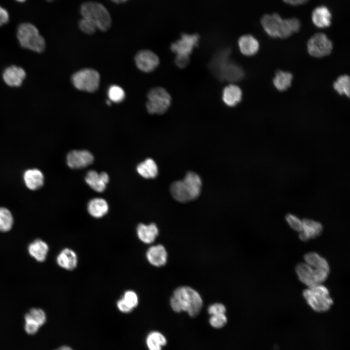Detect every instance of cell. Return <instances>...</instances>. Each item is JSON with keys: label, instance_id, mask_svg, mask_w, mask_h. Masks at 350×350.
<instances>
[{"label": "cell", "instance_id": "cell-40", "mask_svg": "<svg viewBox=\"0 0 350 350\" xmlns=\"http://www.w3.org/2000/svg\"><path fill=\"white\" fill-rule=\"evenodd\" d=\"M189 62V56L179 55H176L175 63L179 68H184L188 66Z\"/></svg>", "mask_w": 350, "mask_h": 350}, {"label": "cell", "instance_id": "cell-23", "mask_svg": "<svg viewBox=\"0 0 350 350\" xmlns=\"http://www.w3.org/2000/svg\"><path fill=\"white\" fill-rule=\"evenodd\" d=\"M56 262L59 266L66 270H71L77 264V256L72 250L69 248L63 249L58 254Z\"/></svg>", "mask_w": 350, "mask_h": 350}, {"label": "cell", "instance_id": "cell-43", "mask_svg": "<svg viewBox=\"0 0 350 350\" xmlns=\"http://www.w3.org/2000/svg\"><path fill=\"white\" fill-rule=\"evenodd\" d=\"M285 3L293 6H298L306 3L309 0H282Z\"/></svg>", "mask_w": 350, "mask_h": 350}, {"label": "cell", "instance_id": "cell-29", "mask_svg": "<svg viewBox=\"0 0 350 350\" xmlns=\"http://www.w3.org/2000/svg\"><path fill=\"white\" fill-rule=\"evenodd\" d=\"M292 79L293 76L291 73L279 70L273 79V84L278 90L284 91L290 87Z\"/></svg>", "mask_w": 350, "mask_h": 350}, {"label": "cell", "instance_id": "cell-27", "mask_svg": "<svg viewBox=\"0 0 350 350\" xmlns=\"http://www.w3.org/2000/svg\"><path fill=\"white\" fill-rule=\"evenodd\" d=\"M138 174L146 179L155 178L158 174V168L155 161L148 158L140 163L137 166Z\"/></svg>", "mask_w": 350, "mask_h": 350}, {"label": "cell", "instance_id": "cell-20", "mask_svg": "<svg viewBox=\"0 0 350 350\" xmlns=\"http://www.w3.org/2000/svg\"><path fill=\"white\" fill-rule=\"evenodd\" d=\"M24 182L30 190L35 191L41 188L44 182V176L42 172L36 168L26 170L23 175Z\"/></svg>", "mask_w": 350, "mask_h": 350}, {"label": "cell", "instance_id": "cell-13", "mask_svg": "<svg viewBox=\"0 0 350 350\" xmlns=\"http://www.w3.org/2000/svg\"><path fill=\"white\" fill-rule=\"evenodd\" d=\"M135 62L139 70L149 72L154 70L158 66L159 59L158 55L152 51L142 50L136 54Z\"/></svg>", "mask_w": 350, "mask_h": 350}, {"label": "cell", "instance_id": "cell-39", "mask_svg": "<svg viewBox=\"0 0 350 350\" xmlns=\"http://www.w3.org/2000/svg\"><path fill=\"white\" fill-rule=\"evenodd\" d=\"M208 312L210 315L225 314L226 313V308L225 305L222 303H215L210 305L209 307Z\"/></svg>", "mask_w": 350, "mask_h": 350}, {"label": "cell", "instance_id": "cell-17", "mask_svg": "<svg viewBox=\"0 0 350 350\" xmlns=\"http://www.w3.org/2000/svg\"><path fill=\"white\" fill-rule=\"evenodd\" d=\"M85 181L92 189L101 192L105 189L109 181V177L105 172L98 173L95 171L90 170L86 174Z\"/></svg>", "mask_w": 350, "mask_h": 350}, {"label": "cell", "instance_id": "cell-11", "mask_svg": "<svg viewBox=\"0 0 350 350\" xmlns=\"http://www.w3.org/2000/svg\"><path fill=\"white\" fill-rule=\"evenodd\" d=\"M333 44L326 35L322 33L314 34L308 40L307 49L313 57L321 58L329 55L332 50Z\"/></svg>", "mask_w": 350, "mask_h": 350}, {"label": "cell", "instance_id": "cell-41", "mask_svg": "<svg viewBox=\"0 0 350 350\" xmlns=\"http://www.w3.org/2000/svg\"><path fill=\"white\" fill-rule=\"evenodd\" d=\"M9 20V14L8 11L0 6V26L8 23Z\"/></svg>", "mask_w": 350, "mask_h": 350}, {"label": "cell", "instance_id": "cell-25", "mask_svg": "<svg viewBox=\"0 0 350 350\" xmlns=\"http://www.w3.org/2000/svg\"><path fill=\"white\" fill-rule=\"evenodd\" d=\"M242 97L241 88L233 84L227 86L223 91L222 99L225 104L229 106L237 105L241 101Z\"/></svg>", "mask_w": 350, "mask_h": 350}, {"label": "cell", "instance_id": "cell-46", "mask_svg": "<svg viewBox=\"0 0 350 350\" xmlns=\"http://www.w3.org/2000/svg\"><path fill=\"white\" fill-rule=\"evenodd\" d=\"M15 0L18 2H24L26 0Z\"/></svg>", "mask_w": 350, "mask_h": 350}, {"label": "cell", "instance_id": "cell-19", "mask_svg": "<svg viewBox=\"0 0 350 350\" xmlns=\"http://www.w3.org/2000/svg\"><path fill=\"white\" fill-rule=\"evenodd\" d=\"M332 13L329 9L324 5L315 7L312 13L313 24L319 28L329 27L332 23Z\"/></svg>", "mask_w": 350, "mask_h": 350}, {"label": "cell", "instance_id": "cell-35", "mask_svg": "<svg viewBox=\"0 0 350 350\" xmlns=\"http://www.w3.org/2000/svg\"><path fill=\"white\" fill-rule=\"evenodd\" d=\"M27 314L40 326H42L46 321V316L45 312L40 309L32 308Z\"/></svg>", "mask_w": 350, "mask_h": 350}, {"label": "cell", "instance_id": "cell-31", "mask_svg": "<svg viewBox=\"0 0 350 350\" xmlns=\"http://www.w3.org/2000/svg\"><path fill=\"white\" fill-rule=\"evenodd\" d=\"M333 86L339 94L345 95L349 97L350 81L348 75H343L339 76L334 82Z\"/></svg>", "mask_w": 350, "mask_h": 350}, {"label": "cell", "instance_id": "cell-26", "mask_svg": "<svg viewBox=\"0 0 350 350\" xmlns=\"http://www.w3.org/2000/svg\"><path fill=\"white\" fill-rule=\"evenodd\" d=\"M87 209L90 215L99 218L103 217L107 213L109 206L105 199L102 198H94L88 203Z\"/></svg>", "mask_w": 350, "mask_h": 350}, {"label": "cell", "instance_id": "cell-15", "mask_svg": "<svg viewBox=\"0 0 350 350\" xmlns=\"http://www.w3.org/2000/svg\"><path fill=\"white\" fill-rule=\"evenodd\" d=\"M94 160L93 155L87 150H72L67 156V163L72 169H81L91 163Z\"/></svg>", "mask_w": 350, "mask_h": 350}, {"label": "cell", "instance_id": "cell-28", "mask_svg": "<svg viewBox=\"0 0 350 350\" xmlns=\"http://www.w3.org/2000/svg\"><path fill=\"white\" fill-rule=\"evenodd\" d=\"M146 343L150 350H160L161 348L167 344L165 337L160 332L157 331L151 332L148 335Z\"/></svg>", "mask_w": 350, "mask_h": 350}, {"label": "cell", "instance_id": "cell-45", "mask_svg": "<svg viewBox=\"0 0 350 350\" xmlns=\"http://www.w3.org/2000/svg\"><path fill=\"white\" fill-rule=\"evenodd\" d=\"M59 349H60V350H64V349H65V350H70L71 348H70V347H68V346H67V347L64 346L63 347L60 348Z\"/></svg>", "mask_w": 350, "mask_h": 350}, {"label": "cell", "instance_id": "cell-48", "mask_svg": "<svg viewBox=\"0 0 350 350\" xmlns=\"http://www.w3.org/2000/svg\"><path fill=\"white\" fill-rule=\"evenodd\" d=\"M46 0L48 1H49V2H51V1H53V0Z\"/></svg>", "mask_w": 350, "mask_h": 350}, {"label": "cell", "instance_id": "cell-33", "mask_svg": "<svg viewBox=\"0 0 350 350\" xmlns=\"http://www.w3.org/2000/svg\"><path fill=\"white\" fill-rule=\"evenodd\" d=\"M285 219L291 229L298 233L303 229V221L296 215L293 213H287Z\"/></svg>", "mask_w": 350, "mask_h": 350}, {"label": "cell", "instance_id": "cell-3", "mask_svg": "<svg viewBox=\"0 0 350 350\" xmlns=\"http://www.w3.org/2000/svg\"><path fill=\"white\" fill-rule=\"evenodd\" d=\"M201 187L200 176L191 171L186 174L182 180L172 183L170 191L175 200L185 203L197 198L200 193Z\"/></svg>", "mask_w": 350, "mask_h": 350}, {"label": "cell", "instance_id": "cell-14", "mask_svg": "<svg viewBox=\"0 0 350 350\" xmlns=\"http://www.w3.org/2000/svg\"><path fill=\"white\" fill-rule=\"evenodd\" d=\"M26 75V72L23 68L13 65L4 69L2 73V79L7 86L18 88L22 85Z\"/></svg>", "mask_w": 350, "mask_h": 350}, {"label": "cell", "instance_id": "cell-47", "mask_svg": "<svg viewBox=\"0 0 350 350\" xmlns=\"http://www.w3.org/2000/svg\"><path fill=\"white\" fill-rule=\"evenodd\" d=\"M106 104L110 105H111V101L110 100H108L106 101Z\"/></svg>", "mask_w": 350, "mask_h": 350}, {"label": "cell", "instance_id": "cell-7", "mask_svg": "<svg viewBox=\"0 0 350 350\" xmlns=\"http://www.w3.org/2000/svg\"><path fill=\"white\" fill-rule=\"evenodd\" d=\"M295 270L299 280L308 287L322 284L326 281L330 271L320 269L308 263L299 262Z\"/></svg>", "mask_w": 350, "mask_h": 350}, {"label": "cell", "instance_id": "cell-37", "mask_svg": "<svg viewBox=\"0 0 350 350\" xmlns=\"http://www.w3.org/2000/svg\"><path fill=\"white\" fill-rule=\"evenodd\" d=\"M24 318L25 321L24 329L26 332L30 335L36 333L40 327L39 325L27 314L25 315Z\"/></svg>", "mask_w": 350, "mask_h": 350}, {"label": "cell", "instance_id": "cell-12", "mask_svg": "<svg viewBox=\"0 0 350 350\" xmlns=\"http://www.w3.org/2000/svg\"><path fill=\"white\" fill-rule=\"evenodd\" d=\"M199 35L183 34L181 38L171 44V50L176 55L189 56L199 41Z\"/></svg>", "mask_w": 350, "mask_h": 350}, {"label": "cell", "instance_id": "cell-4", "mask_svg": "<svg viewBox=\"0 0 350 350\" xmlns=\"http://www.w3.org/2000/svg\"><path fill=\"white\" fill-rule=\"evenodd\" d=\"M79 11L82 17L91 21L100 31L105 32L111 28L112 21L110 14L102 3L85 1L81 4Z\"/></svg>", "mask_w": 350, "mask_h": 350}, {"label": "cell", "instance_id": "cell-36", "mask_svg": "<svg viewBox=\"0 0 350 350\" xmlns=\"http://www.w3.org/2000/svg\"><path fill=\"white\" fill-rule=\"evenodd\" d=\"M210 325L214 328L220 329L227 323V317L225 314L212 315L209 319Z\"/></svg>", "mask_w": 350, "mask_h": 350}, {"label": "cell", "instance_id": "cell-44", "mask_svg": "<svg viewBox=\"0 0 350 350\" xmlns=\"http://www.w3.org/2000/svg\"><path fill=\"white\" fill-rule=\"evenodd\" d=\"M112 2L115 4H121L126 2L129 0H110Z\"/></svg>", "mask_w": 350, "mask_h": 350}, {"label": "cell", "instance_id": "cell-34", "mask_svg": "<svg viewBox=\"0 0 350 350\" xmlns=\"http://www.w3.org/2000/svg\"><path fill=\"white\" fill-rule=\"evenodd\" d=\"M108 96L111 101L119 103L124 99L125 92L120 87L117 85H112L108 89Z\"/></svg>", "mask_w": 350, "mask_h": 350}, {"label": "cell", "instance_id": "cell-24", "mask_svg": "<svg viewBox=\"0 0 350 350\" xmlns=\"http://www.w3.org/2000/svg\"><path fill=\"white\" fill-rule=\"evenodd\" d=\"M28 250L30 255L37 262H43L46 259L49 246L45 242L38 239L28 245Z\"/></svg>", "mask_w": 350, "mask_h": 350}, {"label": "cell", "instance_id": "cell-42", "mask_svg": "<svg viewBox=\"0 0 350 350\" xmlns=\"http://www.w3.org/2000/svg\"><path fill=\"white\" fill-rule=\"evenodd\" d=\"M117 305L119 310L124 313H129L133 309L125 303L122 298L118 301Z\"/></svg>", "mask_w": 350, "mask_h": 350}, {"label": "cell", "instance_id": "cell-38", "mask_svg": "<svg viewBox=\"0 0 350 350\" xmlns=\"http://www.w3.org/2000/svg\"><path fill=\"white\" fill-rule=\"evenodd\" d=\"M123 299L125 303L132 309L135 308L138 304V297L137 294L131 290L125 292Z\"/></svg>", "mask_w": 350, "mask_h": 350}, {"label": "cell", "instance_id": "cell-2", "mask_svg": "<svg viewBox=\"0 0 350 350\" xmlns=\"http://www.w3.org/2000/svg\"><path fill=\"white\" fill-rule=\"evenodd\" d=\"M170 303L175 312H185L193 317L198 315L203 306V300L199 294L187 286L177 288L170 298Z\"/></svg>", "mask_w": 350, "mask_h": 350}, {"label": "cell", "instance_id": "cell-6", "mask_svg": "<svg viewBox=\"0 0 350 350\" xmlns=\"http://www.w3.org/2000/svg\"><path fill=\"white\" fill-rule=\"evenodd\" d=\"M302 295L310 307L317 313L328 311L334 303L328 289L322 284L308 287Z\"/></svg>", "mask_w": 350, "mask_h": 350}, {"label": "cell", "instance_id": "cell-8", "mask_svg": "<svg viewBox=\"0 0 350 350\" xmlns=\"http://www.w3.org/2000/svg\"><path fill=\"white\" fill-rule=\"evenodd\" d=\"M146 106L148 112L152 114L165 113L171 104V97L166 90L161 87L152 88L147 95Z\"/></svg>", "mask_w": 350, "mask_h": 350}, {"label": "cell", "instance_id": "cell-9", "mask_svg": "<svg viewBox=\"0 0 350 350\" xmlns=\"http://www.w3.org/2000/svg\"><path fill=\"white\" fill-rule=\"evenodd\" d=\"M211 72L218 79L232 82L241 80L245 75L244 71L241 66L231 61L229 58L220 61Z\"/></svg>", "mask_w": 350, "mask_h": 350}, {"label": "cell", "instance_id": "cell-21", "mask_svg": "<svg viewBox=\"0 0 350 350\" xmlns=\"http://www.w3.org/2000/svg\"><path fill=\"white\" fill-rule=\"evenodd\" d=\"M239 50L241 53L247 56L256 54L259 50L260 45L258 40L252 35H244L238 41Z\"/></svg>", "mask_w": 350, "mask_h": 350}, {"label": "cell", "instance_id": "cell-16", "mask_svg": "<svg viewBox=\"0 0 350 350\" xmlns=\"http://www.w3.org/2000/svg\"><path fill=\"white\" fill-rule=\"evenodd\" d=\"M303 229L298 232V238L302 242H308L318 237L323 232V227L319 221L309 218L302 219Z\"/></svg>", "mask_w": 350, "mask_h": 350}, {"label": "cell", "instance_id": "cell-22", "mask_svg": "<svg viewBox=\"0 0 350 350\" xmlns=\"http://www.w3.org/2000/svg\"><path fill=\"white\" fill-rule=\"evenodd\" d=\"M158 229L154 223L149 225L140 224L137 228V233L140 240L145 244L154 242L158 235Z\"/></svg>", "mask_w": 350, "mask_h": 350}, {"label": "cell", "instance_id": "cell-30", "mask_svg": "<svg viewBox=\"0 0 350 350\" xmlns=\"http://www.w3.org/2000/svg\"><path fill=\"white\" fill-rule=\"evenodd\" d=\"M13 223V217L11 211L6 208L0 207V231H9L12 228Z\"/></svg>", "mask_w": 350, "mask_h": 350}, {"label": "cell", "instance_id": "cell-18", "mask_svg": "<svg viewBox=\"0 0 350 350\" xmlns=\"http://www.w3.org/2000/svg\"><path fill=\"white\" fill-rule=\"evenodd\" d=\"M146 256L149 262L156 267L165 265L167 262L168 254L164 246L158 245L151 246L147 251Z\"/></svg>", "mask_w": 350, "mask_h": 350}, {"label": "cell", "instance_id": "cell-5", "mask_svg": "<svg viewBox=\"0 0 350 350\" xmlns=\"http://www.w3.org/2000/svg\"><path fill=\"white\" fill-rule=\"evenodd\" d=\"M17 37L22 48L37 53L45 49L46 41L36 27L31 23H23L18 28Z\"/></svg>", "mask_w": 350, "mask_h": 350}, {"label": "cell", "instance_id": "cell-10", "mask_svg": "<svg viewBox=\"0 0 350 350\" xmlns=\"http://www.w3.org/2000/svg\"><path fill=\"white\" fill-rule=\"evenodd\" d=\"M71 81L77 89L92 92L98 88L100 75L93 69H84L74 73L72 76Z\"/></svg>", "mask_w": 350, "mask_h": 350}, {"label": "cell", "instance_id": "cell-32", "mask_svg": "<svg viewBox=\"0 0 350 350\" xmlns=\"http://www.w3.org/2000/svg\"><path fill=\"white\" fill-rule=\"evenodd\" d=\"M78 26L80 31L86 35H92L97 30L95 25L90 20L82 17L78 22Z\"/></svg>", "mask_w": 350, "mask_h": 350}, {"label": "cell", "instance_id": "cell-1", "mask_svg": "<svg viewBox=\"0 0 350 350\" xmlns=\"http://www.w3.org/2000/svg\"><path fill=\"white\" fill-rule=\"evenodd\" d=\"M261 24L265 32L272 38L286 39L298 32L301 27L296 18L283 19L277 13L265 14L261 18Z\"/></svg>", "mask_w": 350, "mask_h": 350}]
</instances>
